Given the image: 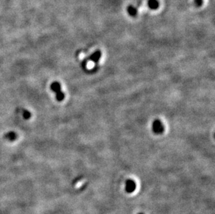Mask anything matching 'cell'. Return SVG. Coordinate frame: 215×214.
<instances>
[{
	"mask_svg": "<svg viewBox=\"0 0 215 214\" xmlns=\"http://www.w3.org/2000/svg\"><path fill=\"white\" fill-rule=\"evenodd\" d=\"M196 2H197V4L199 6H201L202 4V0H196Z\"/></svg>",
	"mask_w": 215,
	"mask_h": 214,
	"instance_id": "5",
	"label": "cell"
},
{
	"mask_svg": "<svg viewBox=\"0 0 215 214\" xmlns=\"http://www.w3.org/2000/svg\"><path fill=\"white\" fill-rule=\"evenodd\" d=\"M149 5H150V8H157L158 6V3L156 1H153V0H150L149 2Z\"/></svg>",
	"mask_w": 215,
	"mask_h": 214,
	"instance_id": "4",
	"label": "cell"
},
{
	"mask_svg": "<svg viewBox=\"0 0 215 214\" xmlns=\"http://www.w3.org/2000/svg\"><path fill=\"white\" fill-rule=\"evenodd\" d=\"M52 89L54 92H56L57 93V98L58 100L61 101L64 99V94H63L62 91H61V85L59 83H54L52 84Z\"/></svg>",
	"mask_w": 215,
	"mask_h": 214,
	"instance_id": "1",
	"label": "cell"
},
{
	"mask_svg": "<svg viewBox=\"0 0 215 214\" xmlns=\"http://www.w3.org/2000/svg\"><path fill=\"white\" fill-rule=\"evenodd\" d=\"M101 57V52L100 50H97L96 52H95L93 54L91 55V56L89 57V59L91 61H92L94 63H97L99 61Z\"/></svg>",
	"mask_w": 215,
	"mask_h": 214,
	"instance_id": "3",
	"label": "cell"
},
{
	"mask_svg": "<svg viewBox=\"0 0 215 214\" xmlns=\"http://www.w3.org/2000/svg\"><path fill=\"white\" fill-rule=\"evenodd\" d=\"M153 131L155 133H161L164 131V127L162 122L160 120H155L153 122Z\"/></svg>",
	"mask_w": 215,
	"mask_h": 214,
	"instance_id": "2",
	"label": "cell"
}]
</instances>
